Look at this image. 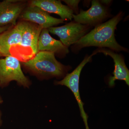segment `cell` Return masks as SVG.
Segmentation results:
<instances>
[{"mask_svg":"<svg viewBox=\"0 0 129 129\" xmlns=\"http://www.w3.org/2000/svg\"><path fill=\"white\" fill-rule=\"evenodd\" d=\"M22 36L21 22L0 34V53L7 56L12 55V47L19 45Z\"/></svg>","mask_w":129,"mask_h":129,"instance_id":"8fae6325","label":"cell"},{"mask_svg":"<svg viewBox=\"0 0 129 129\" xmlns=\"http://www.w3.org/2000/svg\"><path fill=\"white\" fill-rule=\"evenodd\" d=\"M25 3L19 1L5 0L0 3V27L15 26L16 21L25 9Z\"/></svg>","mask_w":129,"mask_h":129,"instance_id":"9c48e42d","label":"cell"},{"mask_svg":"<svg viewBox=\"0 0 129 129\" xmlns=\"http://www.w3.org/2000/svg\"><path fill=\"white\" fill-rule=\"evenodd\" d=\"M67 5V6L70 8L74 13L77 15L79 13L78 5L80 1L79 0H64L62 1Z\"/></svg>","mask_w":129,"mask_h":129,"instance_id":"5bb4252c","label":"cell"},{"mask_svg":"<svg viewBox=\"0 0 129 129\" xmlns=\"http://www.w3.org/2000/svg\"><path fill=\"white\" fill-rule=\"evenodd\" d=\"M21 22L22 36L19 45L25 48H29L35 56L38 52V40L40 34L43 29L40 25L30 22Z\"/></svg>","mask_w":129,"mask_h":129,"instance_id":"30bf717a","label":"cell"},{"mask_svg":"<svg viewBox=\"0 0 129 129\" xmlns=\"http://www.w3.org/2000/svg\"><path fill=\"white\" fill-rule=\"evenodd\" d=\"M23 65L33 72L50 77L64 78L70 70V66H65L56 59L55 54L47 51H39Z\"/></svg>","mask_w":129,"mask_h":129,"instance_id":"7a4b0ae2","label":"cell"},{"mask_svg":"<svg viewBox=\"0 0 129 129\" xmlns=\"http://www.w3.org/2000/svg\"><path fill=\"white\" fill-rule=\"evenodd\" d=\"M2 56L1 54L0 53V56Z\"/></svg>","mask_w":129,"mask_h":129,"instance_id":"d6986e66","label":"cell"},{"mask_svg":"<svg viewBox=\"0 0 129 129\" xmlns=\"http://www.w3.org/2000/svg\"><path fill=\"white\" fill-rule=\"evenodd\" d=\"M99 1L103 5L107 7L108 6L110 5L112 1H108V0H102V1Z\"/></svg>","mask_w":129,"mask_h":129,"instance_id":"2e32d148","label":"cell"},{"mask_svg":"<svg viewBox=\"0 0 129 129\" xmlns=\"http://www.w3.org/2000/svg\"><path fill=\"white\" fill-rule=\"evenodd\" d=\"M74 21L84 25L94 27L111 17L110 10L99 1L91 2V7L86 11L81 9L78 14H73Z\"/></svg>","mask_w":129,"mask_h":129,"instance_id":"8992f818","label":"cell"},{"mask_svg":"<svg viewBox=\"0 0 129 129\" xmlns=\"http://www.w3.org/2000/svg\"><path fill=\"white\" fill-rule=\"evenodd\" d=\"M38 51H47L64 57L69 53L68 48L60 41L55 39L49 34L48 29H43L41 32L38 44Z\"/></svg>","mask_w":129,"mask_h":129,"instance_id":"7c38bea8","label":"cell"},{"mask_svg":"<svg viewBox=\"0 0 129 129\" xmlns=\"http://www.w3.org/2000/svg\"><path fill=\"white\" fill-rule=\"evenodd\" d=\"M124 13L120 11L106 22L94 27L88 34L73 45L72 51L78 53L82 48L91 46L99 48L107 47L115 52H128V49L120 46L115 40V30L123 18Z\"/></svg>","mask_w":129,"mask_h":129,"instance_id":"6da1fadb","label":"cell"},{"mask_svg":"<svg viewBox=\"0 0 129 129\" xmlns=\"http://www.w3.org/2000/svg\"><path fill=\"white\" fill-rule=\"evenodd\" d=\"M12 26H13V25H6V26H4V27H0V34L2 33L3 32L7 30L9 28L11 27Z\"/></svg>","mask_w":129,"mask_h":129,"instance_id":"9a60e30c","label":"cell"},{"mask_svg":"<svg viewBox=\"0 0 129 129\" xmlns=\"http://www.w3.org/2000/svg\"><path fill=\"white\" fill-rule=\"evenodd\" d=\"M96 53H102L106 56H109L113 58L114 63V70L113 76L109 77L108 85L113 87L115 85V81L123 80L129 86V70L124 61V58L116 53L114 51L105 48H98L95 51Z\"/></svg>","mask_w":129,"mask_h":129,"instance_id":"ba28073f","label":"cell"},{"mask_svg":"<svg viewBox=\"0 0 129 129\" xmlns=\"http://www.w3.org/2000/svg\"><path fill=\"white\" fill-rule=\"evenodd\" d=\"M1 117H0V125H1Z\"/></svg>","mask_w":129,"mask_h":129,"instance_id":"ac0fdd59","label":"cell"},{"mask_svg":"<svg viewBox=\"0 0 129 129\" xmlns=\"http://www.w3.org/2000/svg\"><path fill=\"white\" fill-rule=\"evenodd\" d=\"M92 28L73 21L60 27H51L48 29L51 34L58 36L60 41L68 48L88 34Z\"/></svg>","mask_w":129,"mask_h":129,"instance_id":"277c9868","label":"cell"},{"mask_svg":"<svg viewBox=\"0 0 129 129\" xmlns=\"http://www.w3.org/2000/svg\"><path fill=\"white\" fill-rule=\"evenodd\" d=\"M1 85V83H0V86Z\"/></svg>","mask_w":129,"mask_h":129,"instance_id":"ffe728a7","label":"cell"},{"mask_svg":"<svg viewBox=\"0 0 129 129\" xmlns=\"http://www.w3.org/2000/svg\"><path fill=\"white\" fill-rule=\"evenodd\" d=\"M29 5L39 7L48 13L57 14L64 21H71L73 18V11L68 6L63 5L60 1L34 0L31 1Z\"/></svg>","mask_w":129,"mask_h":129,"instance_id":"4fadbf2b","label":"cell"},{"mask_svg":"<svg viewBox=\"0 0 129 129\" xmlns=\"http://www.w3.org/2000/svg\"><path fill=\"white\" fill-rule=\"evenodd\" d=\"M13 80L24 86H27L29 84L18 59L12 55L7 56L0 59V83L1 85H4Z\"/></svg>","mask_w":129,"mask_h":129,"instance_id":"5b68a950","label":"cell"},{"mask_svg":"<svg viewBox=\"0 0 129 129\" xmlns=\"http://www.w3.org/2000/svg\"><path fill=\"white\" fill-rule=\"evenodd\" d=\"M19 17L24 21L40 25L43 29H48L65 21L53 17L39 7L30 5L24 9Z\"/></svg>","mask_w":129,"mask_h":129,"instance_id":"52a82bcc","label":"cell"},{"mask_svg":"<svg viewBox=\"0 0 129 129\" xmlns=\"http://www.w3.org/2000/svg\"><path fill=\"white\" fill-rule=\"evenodd\" d=\"M3 102V100L2 98L1 97V96H0V104L1 103H2Z\"/></svg>","mask_w":129,"mask_h":129,"instance_id":"e0dca14e","label":"cell"},{"mask_svg":"<svg viewBox=\"0 0 129 129\" xmlns=\"http://www.w3.org/2000/svg\"><path fill=\"white\" fill-rule=\"evenodd\" d=\"M96 53L93 52L90 55H86L83 61L75 69L70 73L67 74L62 80L56 81V85L67 86L71 90L77 101L80 111V115L85 125V129H90L88 124V116L84 109V103L81 99L80 94L79 83L81 73L83 68L86 63L92 60V57Z\"/></svg>","mask_w":129,"mask_h":129,"instance_id":"3957f363","label":"cell"}]
</instances>
